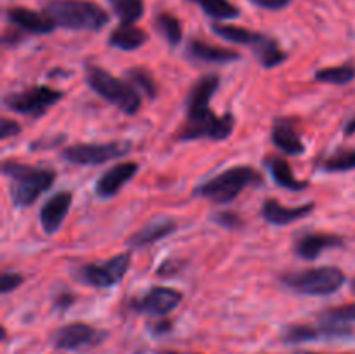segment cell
<instances>
[{
    "instance_id": "cell-18",
    "label": "cell",
    "mask_w": 355,
    "mask_h": 354,
    "mask_svg": "<svg viewBox=\"0 0 355 354\" xmlns=\"http://www.w3.org/2000/svg\"><path fill=\"white\" fill-rule=\"evenodd\" d=\"M315 210L314 201H309L305 205H298V207H284L279 200L276 198H267L260 208V215L266 222L272 226H288L291 222H297L300 219L307 217Z\"/></svg>"
},
{
    "instance_id": "cell-27",
    "label": "cell",
    "mask_w": 355,
    "mask_h": 354,
    "mask_svg": "<svg viewBox=\"0 0 355 354\" xmlns=\"http://www.w3.org/2000/svg\"><path fill=\"white\" fill-rule=\"evenodd\" d=\"M191 3H196L198 7H201L207 16H210L211 19L217 21H225V19H234L239 16V9L229 0H187Z\"/></svg>"
},
{
    "instance_id": "cell-35",
    "label": "cell",
    "mask_w": 355,
    "mask_h": 354,
    "mask_svg": "<svg viewBox=\"0 0 355 354\" xmlns=\"http://www.w3.org/2000/svg\"><path fill=\"white\" fill-rule=\"evenodd\" d=\"M21 130H23V127L16 120H10V118H2L0 120V137L3 141L10 137H16V135L21 134Z\"/></svg>"
},
{
    "instance_id": "cell-13",
    "label": "cell",
    "mask_w": 355,
    "mask_h": 354,
    "mask_svg": "<svg viewBox=\"0 0 355 354\" xmlns=\"http://www.w3.org/2000/svg\"><path fill=\"white\" fill-rule=\"evenodd\" d=\"M350 333H352V328L347 323L322 319V323H319V325L286 326L281 333V340L284 344H302L319 339H331V337H345Z\"/></svg>"
},
{
    "instance_id": "cell-9",
    "label": "cell",
    "mask_w": 355,
    "mask_h": 354,
    "mask_svg": "<svg viewBox=\"0 0 355 354\" xmlns=\"http://www.w3.org/2000/svg\"><path fill=\"white\" fill-rule=\"evenodd\" d=\"M132 153L130 141H110V142H80L61 149V158L71 165L94 167L101 163L120 160Z\"/></svg>"
},
{
    "instance_id": "cell-1",
    "label": "cell",
    "mask_w": 355,
    "mask_h": 354,
    "mask_svg": "<svg viewBox=\"0 0 355 354\" xmlns=\"http://www.w3.org/2000/svg\"><path fill=\"white\" fill-rule=\"evenodd\" d=\"M220 87L218 73H207L200 76L186 99V120L177 132V141L189 142L208 139V141H224L234 132L236 120L232 113L217 115L210 106L211 97Z\"/></svg>"
},
{
    "instance_id": "cell-23",
    "label": "cell",
    "mask_w": 355,
    "mask_h": 354,
    "mask_svg": "<svg viewBox=\"0 0 355 354\" xmlns=\"http://www.w3.org/2000/svg\"><path fill=\"white\" fill-rule=\"evenodd\" d=\"M149 40V35L142 28L134 26V24H123L114 28L110 35V45L123 52H132L141 49L146 42Z\"/></svg>"
},
{
    "instance_id": "cell-6",
    "label": "cell",
    "mask_w": 355,
    "mask_h": 354,
    "mask_svg": "<svg viewBox=\"0 0 355 354\" xmlns=\"http://www.w3.org/2000/svg\"><path fill=\"white\" fill-rule=\"evenodd\" d=\"M211 31H214L217 37L224 38V40L227 42H232V44L252 47L253 54L257 56V59H259L262 68H276V66L283 65L288 59V52L283 51L279 42L274 40L269 35L259 33V31L248 30V28L222 23L211 24Z\"/></svg>"
},
{
    "instance_id": "cell-8",
    "label": "cell",
    "mask_w": 355,
    "mask_h": 354,
    "mask_svg": "<svg viewBox=\"0 0 355 354\" xmlns=\"http://www.w3.org/2000/svg\"><path fill=\"white\" fill-rule=\"evenodd\" d=\"M62 99H64V90L52 89L49 85H31L24 90L3 96V106L12 113L40 118Z\"/></svg>"
},
{
    "instance_id": "cell-30",
    "label": "cell",
    "mask_w": 355,
    "mask_h": 354,
    "mask_svg": "<svg viewBox=\"0 0 355 354\" xmlns=\"http://www.w3.org/2000/svg\"><path fill=\"white\" fill-rule=\"evenodd\" d=\"M210 219H211V222H215V224L222 226V228H225V229H231V231L243 228L241 215L234 210L214 212V214L210 215Z\"/></svg>"
},
{
    "instance_id": "cell-11",
    "label": "cell",
    "mask_w": 355,
    "mask_h": 354,
    "mask_svg": "<svg viewBox=\"0 0 355 354\" xmlns=\"http://www.w3.org/2000/svg\"><path fill=\"white\" fill-rule=\"evenodd\" d=\"M182 302V294L175 288L170 287H153L146 294L132 298L128 307L139 314L153 316V318H163L175 311Z\"/></svg>"
},
{
    "instance_id": "cell-31",
    "label": "cell",
    "mask_w": 355,
    "mask_h": 354,
    "mask_svg": "<svg viewBox=\"0 0 355 354\" xmlns=\"http://www.w3.org/2000/svg\"><path fill=\"white\" fill-rule=\"evenodd\" d=\"M322 319H329V321H342V323L355 321V302L354 304L328 309V311L322 312Z\"/></svg>"
},
{
    "instance_id": "cell-34",
    "label": "cell",
    "mask_w": 355,
    "mask_h": 354,
    "mask_svg": "<svg viewBox=\"0 0 355 354\" xmlns=\"http://www.w3.org/2000/svg\"><path fill=\"white\" fill-rule=\"evenodd\" d=\"M75 301L76 295L73 292H59V294H55L54 301H52V309L59 312V314H62V312H66L75 304Z\"/></svg>"
},
{
    "instance_id": "cell-28",
    "label": "cell",
    "mask_w": 355,
    "mask_h": 354,
    "mask_svg": "<svg viewBox=\"0 0 355 354\" xmlns=\"http://www.w3.org/2000/svg\"><path fill=\"white\" fill-rule=\"evenodd\" d=\"M128 82L135 87L141 94H144L148 99H156L158 96V83H156L155 76L151 75V71H148L142 66H135V68H128L125 71Z\"/></svg>"
},
{
    "instance_id": "cell-39",
    "label": "cell",
    "mask_w": 355,
    "mask_h": 354,
    "mask_svg": "<svg viewBox=\"0 0 355 354\" xmlns=\"http://www.w3.org/2000/svg\"><path fill=\"white\" fill-rule=\"evenodd\" d=\"M343 134H345L347 137H350V135L355 134V117L350 118V120L347 121L345 128H343Z\"/></svg>"
},
{
    "instance_id": "cell-15",
    "label": "cell",
    "mask_w": 355,
    "mask_h": 354,
    "mask_svg": "<svg viewBox=\"0 0 355 354\" xmlns=\"http://www.w3.org/2000/svg\"><path fill=\"white\" fill-rule=\"evenodd\" d=\"M139 172V163L137 162H121L107 169L103 176L97 179L94 191L96 196L101 200H110V198L116 196L120 193L121 187L127 183H130Z\"/></svg>"
},
{
    "instance_id": "cell-36",
    "label": "cell",
    "mask_w": 355,
    "mask_h": 354,
    "mask_svg": "<svg viewBox=\"0 0 355 354\" xmlns=\"http://www.w3.org/2000/svg\"><path fill=\"white\" fill-rule=\"evenodd\" d=\"M182 269V262L177 259H168L162 264V266L156 269V274L159 278H170V276H175V274L180 273Z\"/></svg>"
},
{
    "instance_id": "cell-16",
    "label": "cell",
    "mask_w": 355,
    "mask_h": 354,
    "mask_svg": "<svg viewBox=\"0 0 355 354\" xmlns=\"http://www.w3.org/2000/svg\"><path fill=\"white\" fill-rule=\"evenodd\" d=\"M73 193L68 189L58 191L52 194L44 205H42L40 212H38V221H40L42 229L47 235H55L61 229L62 222H64L66 215H68L69 208H71Z\"/></svg>"
},
{
    "instance_id": "cell-37",
    "label": "cell",
    "mask_w": 355,
    "mask_h": 354,
    "mask_svg": "<svg viewBox=\"0 0 355 354\" xmlns=\"http://www.w3.org/2000/svg\"><path fill=\"white\" fill-rule=\"evenodd\" d=\"M253 6L260 7V9H267V10H281L286 9L293 0H250Z\"/></svg>"
},
{
    "instance_id": "cell-7",
    "label": "cell",
    "mask_w": 355,
    "mask_h": 354,
    "mask_svg": "<svg viewBox=\"0 0 355 354\" xmlns=\"http://www.w3.org/2000/svg\"><path fill=\"white\" fill-rule=\"evenodd\" d=\"M288 290L309 297H326L333 295L345 285L347 276L336 266H318L311 269L284 273L279 278Z\"/></svg>"
},
{
    "instance_id": "cell-29",
    "label": "cell",
    "mask_w": 355,
    "mask_h": 354,
    "mask_svg": "<svg viewBox=\"0 0 355 354\" xmlns=\"http://www.w3.org/2000/svg\"><path fill=\"white\" fill-rule=\"evenodd\" d=\"M123 24H134L144 16V0H107Z\"/></svg>"
},
{
    "instance_id": "cell-5",
    "label": "cell",
    "mask_w": 355,
    "mask_h": 354,
    "mask_svg": "<svg viewBox=\"0 0 355 354\" xmlns=\"http://www.w3.org/2000/svg\"><path fill=\"white\" fill-rule=\"evenodd\" d=\"M85 82L94 92L121 113L134 117L141 110V92L128 80H121L101 66L89 65L85 68Z\"/></svg>"
},
{
    "instance_id": "cell-25",
    "label": "cell",
    "mask_w": 355,
    "mask_h": 354,
    "mask_svg": "<svg viewBox=\"0 0 355 354\" xmlns=\"http://www.w3.org/2000/svg\"><path fill=\"white\" fill-rule=\"evenodd\" d=\"M315 82L329 83V85H347L355 80L354 62H343L340 66H328L314 73Z\"/></svg>"
},
{
    "instance_id": "cell-21",
    "label": "cell",
    "mask_w": 355,
    "mask_h": 354,
    "mask_svg": "<svg viewBox=\"0 0 355 354\" xmlns=\"http://www.w3.org/2000/svg\"><path fill=\"white\" fill-rule=\"evenodd\" d=\"M177 222L170 217H156L151 219L149 222H146L141 229L134 233L132 236L127 238V245L132 248H142V246H148L151 243L159 242V239L166 238L172 233H175Z\"/></svg>"
},
{
    "instance_id": "cell-14",
    "label": "cell",
    "mask_w": 355,
    "mask_h": 354,
    "mask_svg": "<svg viewBox=\"0 0 355 354\" xmlns=\"http://www.w3.org/2000/svg\"><path fill=\"white\" fill-rule=\"evenodd\" d=\"M343 246H345V238L335 233L304 231L297 235L293 242L295 253L304 260H315L326 250L343 248Z\"/></svg>"
},
{
    "instance_id": "cell-26",
    "label": "cell",
    "mask_w": 355,
    "mask_h": 354,
    "mask_svg": "<svg viewBox=\"0 0 355 354\" xmlns=\"http://www.w3.org/2000/svg\"><path fill=\"white\" fill-rule=\"evenodd\" d=\"M155 26L170 47H177L182 42V23L173 14L158 12L155 17Z\"/></svg>"
},
{
    "instance_id": "cell-38",
    "label": "cell",
    "mask_w": 355,
    "mask_h": 354,
    "mask_svg": "<svg viewBox=\"0 0 355 354\" xmlns=\"http://www.w3.org/2000/svg\"><path fill=\"white\" fill-rule=\"evenodd\" d=\"M149 328H151V332L155 333V335H162V333H166V332H170V330H172V321H170V319H166L165 316H163L159 321H155L151 326H149Z\"/></svg>"
},
{
    "instance_id": "cell-42",
    "label": "cell",
    "mask_w": 355,
    "mask_h": 354,
    "mask_svg": "<svg viewBox=\"0 0 355 354\" xmlns=\"http://www.w3.org/2000/svg\"><path fill=\"white\" fill-rule=\"evenodd\" d=\"M350 290H352L354 294H355V278H354L352 281H350Z\"/></svg>"
},
{
    "instance_id": "cell-4",
    "label": "cell",
    "mask_w": 355,
    "mask_h": 354,
    "mask_svg": "<svg viewBox=\"0 0 355 354\" xmlns=\"http://www.w3.org/2000/svg\"><path fill=\"white\" fill-rule=\"evenodd\" d=\"M262 184L263 177L259 170L248 165H238L198 184L193 189V194L207 198L214 203L225 205L234 201L246 187H260Z\"/></svg>"
},
{
    "instance_id": "cell-10",
    "label": "cell",
    "mask_w": 355,
    "mask_h": 354,
    "mask_svg": "<svg viewBox=\"0 0 355 354\" xmlns=\"http://www.w3.org/2000/svg\"><path fill=\"white\" fill-rule=\"evenodd\" d=\"M130 252L118 253V255L111 257L104 262L83 264L76 271V280L92 288H111L123 280L125 274L130 269Z\"/></svg>"
},
{
    "instance_id": "cell-19",
    "label": "cell",
    "mask_w": 355,
    "mask_h": 354,
    "mask_svg": "<svg viewBox=\"0 0 355 354\" xmlns=\"http://www.w3.org/2000/svg\"><path fill=\"white\" fill-rule=\"evenodd\" d=\"M270 141L286 155L300 156L305 153V144L298 134L297 124L288 117L274 118L272 128H270Z\"/></svg>"
},
{
    "instance_id": "cell-17",
    "label": "cell",
    "mask_w": 355,
    "mask_h": 354,
    "mask_svg": "<svg viewBox=\"0 0 355 354\" xmlns=\"http://www.w3.org/2000/svg\"><path fill=\"white\" fill-rule=\"evenodd\" d=\"M6 19L17 30L28 35H49L55 30V23L45 12L26 9V7H9Z\"/></svg>"
},
{
    "instance_id": "cell-40",
    "label": "cell",
    "mask_w": 355,
    "mask_h": 354,
    "mask_svg": "<svg viewBox=\"0 0 355 354\" xmlns=\"http://www.w3.org/2000/svg\"><path fill=\"white\" fill-rule=\"evenodd\" d=\"M158 354H194V353H175V351H162Z\"/></svg>"
},
{
    "instance_id": "cell-24",
    "label": "cell",
    "mask_w": 355,
    "mask_h": 354,
    "mask_svg": "<svg viewBox=\"0 0 355 354\" xmlns=\"http://www.w3.org/2000/svg\"><path fill=\"white\" fill-rule=\"evenodd\" d=\"M318 169L326 174H338L355 170V148H338L331 155L319 160Z\"/></svg>"
},
{
    "instance_id": "cell-2",
    "label": "cell",
    "mask_w": 355,
    "mask_h": 354,
    "mask_svg": "<svg viewBox=\"0 0 355 354\" xmlns=\"http://www.w3.org/2000/svg\"><path fill=\"white\" fill-rule=\"evenodd\" d=\"M2 174L9 179L10 201L16 208H26L40 198L42 193L51 189L55 174L51 167L28 165L17 160H3Z\"/></svg>"
},
{
    "instance_id": "cell-20",
    "label": "cell",
    "mask_w": 355,
    "mask_h": 354,
    "mask_svg": "<svg viewBox=\"0 0 355 354\" xmlns=\"http://www.w3.org/2000/svg\"><path fill=\"white\" fill-rule=\"evenodd\" d=\"M186 56L193 62H205V65H227L241 59V54L232 49L218 47V45L207 44L200 38H191L186 45Z\"/></svg>"
},
{
    "instance_id": "cell-22",
    "label": "cell",
    "mask_w": 355,
    "mask_h": 354,
    "mask_svg": "<svg viewBox=\"0 0 355 354\" xmlns=\"http://www.w3.org/2000/svg\"><path fill=\"white\" fill-rule=\"evenodd\" d=\"M263 163H266V169L269 170L274 183H276L279 187H283V189L293 191V193H300V191L307 189V187L311 186L309 180H300L297 176H295L293 169H291L290 163H288L283 156L269 155L263 158Z\"/></svg>"
},
{
    "instance_id": "cell-33",
    "label": "cell",
    "mask_w": 355,
    "mask_h": 354,
    "mask_svg": "<svg viewBox=\"0 0 355 354\" xmlns=\"http://www.w3.org/2000/svg\"><path fill=\"white\" fill-rule=\"evenodd\" d=\"M66 141V135H44V137L37 139L30 144L31 151H47V149H54L61 146Z\"/></svg>"
},
{
    "instance_id": "cell-3",
    "label": "cell",
    "mask_w": 355,
    "mask_h": 354,
    "mask_svg": "<svg viewBox=\"0 0 355 354\" xmlns=\"http://www.w3.org/2000/svg\"><path fill=\"white\" fill-rule=\"evenodd\" d=\"M44 12L55 26L73 31H101L110 23V14L92 0H49Z\"/></svg>"
},
{
    "instance_id": "cell-41",
    "label": "cell",
    "mask_w": 355,
    "mask_h": 354,
    "mask_svg": "<svg viewBox=\"0 0 355 354\" xmlns=\"http://www.w3.org/2000/svg\"><path fill=\"white\" fill-rule=\"evenodd\" d=\"M297 354H324V353H312V351H298Z\"/></svg>"
},
{
    "instance_id": "cell-32",
    "label": "cell",
    "mask_w": 355,
    "mask_h": 354,
    "mask_svg": "<svg viewBox=\"0 0 355 354\" xmlns=\"http://www.w3.org/2000/svg\"><path fill=\"white\" fill-rule=\"evenodd\" d=\"M24 283V276L19 273H10V271H3L2 276H0V292L3 295L10 294L16 288H19Z\"/></svg>"
},
{
    "instance_id": "cell-12",
    "label": "cell",
    "mask_w": 355,
    "mask_h": 354,
    "mask_svg": "<svg viewBox=\"0 0 355 354\" xmlns=\"http://www.w3.org/2000/svg\"><path fill=\"white\" fill-rule=\"evenodd\" d=\"M107 337L104 330L96 328L89 323L75 321L61 326L52 335V344L59 351H76L82 347H92L103 342Z\"/></svg>"
}]
</instances>
